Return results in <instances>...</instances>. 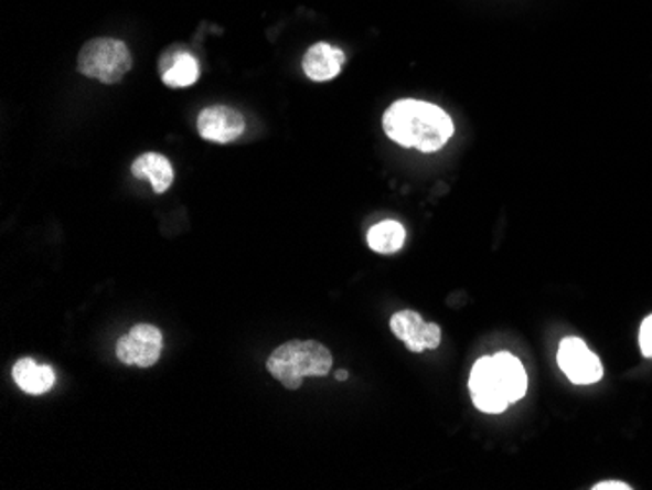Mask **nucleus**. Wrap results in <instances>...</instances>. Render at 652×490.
Masks as SVG:
<instances>
[{
  "label": "nucleus",
  "mask_w": 652,
  "mask_h": 490,
  "mask_svg": "<svg viewBox=\"0 0 652 490\" xmlns=\"http://www.w3.org/2000/svg\"><path fill=\"white\" fill-rule=\"evenodd\" d=\"M383 129L395 143L420 152L440 151L456 131L448 111L413 98L395 102L383 114Z\"/></svg>",
  "instance_id": "nucleus-1"
},
{
  "label": "nucleus",
  "mask_w": 652,
  "mask_h": 490,
  "mask_svg": "<svg viewBox=\"0 0 652 490\" xmlns=\"http://www.w3.org/2000/svg\"><path fill=\"white\" fill-rule=\"evenodd\" d=\"M266 368L288 390H299L306 377H324L332 370L329 348L314 340H291L271 352Z\"/></svg>",
  "instance_id": "nucleus-2"
},
{
  "label": "nucleus",
  "mask_w": 652,
  "mask_h": 490,
  "mask_svg": "<svg viewBox=\"0 0 652 490\" xmlns=\"http://www.w3.org/2000/svg\"><path fill=\"white\" fill-rule=\"evenodd\" d=\"M133 67V57L121 40L94 38L78 53L77 71L103 85H118Z\"/></svg>",
  "instance_id": "nucleus-3"
},
{
  "label": "nucleus",
  "mask_w": 652,
  "mask_h": 490,
  "mask_svg": "<svg viewBox=\"0 0 652 490\" xmlns=\"http://www.w3.org/2000/svg\"><path fill=\"white\" fill-rule=\"evenodd\" d=\"M469 391L474 406L487 415H500L509 408L510 401L500 387L494 355H484L477 360L469 377Z\"/></svg>",
  "instance_id": "nucleus-4"
},
{
  "label": "nucleus",
  "mask_w": 652,
  "mask_h": 490,
  "mask_svg": "<svg viewBox=\"0 0 652 490\" xmlns=\"http://www.w3.org/2000/svg\"><path fill=\"white\" fill-rule=\"evenodd\" d=\"M162 354V332L153 324H136L116 344L119 362L137 368H153Z\"/></svg>",
  "instance_id": "nucleus-5"
},
{
  "label": "nucleus",
  "mask_w": 652,
  "mask_h": 490,
  "mask_svg": "<svg viewBox=\"0 0 652 490\" xmlns=\"http://www.w3.org/2000/svg\"><path fill=\"white\" fill-rule=\"evenodd\" d=\"M557 362L575 385H592L603 377L600 358L586 347L585 340L575 337L563 340L557 352Z\"/></svg>",
  "instance_id": "nucleus-6"
},
{
  "label": "nucleus",
  "mask_w": 652,
  "mask_h": 490,
  "mask_svg": "<svg viewBox=\"0 0 652 490\" xmlns=\"http://www.w3.org/2000/svg\"><path fill=\"white\" fill-rule=\"evenodd\" d=\"M389 324L393 334L415 354L440 347V327L436 322L424 321L416 311H398L391 317Z\"/></svg>",
  "instance_id": "nucleus-7"
},
{
  "label": "nucleus",
  "mask_w": 652,
  "mask_h": 490,
  "mask_svg": "<svg viewBox=\"0 0 652 490\" xmlns=\"http://www.w3.org/2000/svg\"><path fill=\"white\" fill-rule=\"evenodd\" d=\"M245 118L229 106H210L197 116V134L205 141L227 145L245 134Z\"/></svg>",
  "instance_id": "nucleus-8"
},
{
  "label": "nucleus",
  "mask_w": 652,
  "mask_h": 490,
  "mask_svg": "<svg viewBox=\"0 0 652 490\" xmlns=\"http://www.w3.org/2000/svg\"><path fill=\"white\" fill-rule=\"evenodd\" d=\"M344 53L334 45L329 43H314L313 47L307 50L303 55V73H306L309 81L313 83H329L334 76L340 75V71L344 67Z\"/></svg>",
  "instance_id": "nucleus-9"
},
{
  "label": "nucleus",
  "mask_w": 652,
  "mask_h": 490,
  "mask_svg": "<svg viewBox=\"0 0 652 490\" xmlns=\"http://www.w3.org/2000/svg\"><path fill=\"white\" fill-rule=\"evenodd\" d=\"M159 71H161L162 83L169 88H186L200 78V63L194 55L174 47L162 53Z\"/></svg>",
  "instance_id": "nucleus-10"
},
{
  "label": "nucleus",
  "mask_w": 652,
  "mask_h": 490,
  "mask_svg": "<svg viewBox=\"0 0 652 490\" xmlns=\"http://www.w3.org/2000/svg\"><path fill=\"white\" fill-rule=\"evenodd\" d=\"M131 174L139 180H147L153 192L164 194L174 182V169L169 159L159 152H145L131 164Z\"/></svg>",
  "instance_id": "nucleus-11"
},
{
  "label": "nucleus",
  "mask_w": 652,
  "mask_h": 490,
  "mask_svg": "<svg viewBox=\"0 0 652 490\" xmlns=\"http://www.w3.org/2000/svg\"><path fill=\"white\" fill-rule=\"evenodd\" d=\"M12 380L28 395H43L53 390L57 377L50 365L38 364L32 358H22L12 368Z\"/></svg>",
  "instance_id": "nucleus-12"
},
{
  "label": "nucleus",
  "mask_w": 652,
  "mask_h": 490,
  "mask_svg": "<svg viewBox=\"0 0 652 490\" xmlns=\"http://www.w3.org/2000/svg\"><path fill=\"white\" fill-rule=\"evenodd\" d=\"M494 364H496L500 387L504 391L510 403H516L520 398H524L527 393V373L516 355H512L510 352H499L494 355Z\"/></svg>",
  "instance_id": "nucleus-13"
},
{
  "label": "nucleus",
  "mask_w": 652,
  "mask_h": 490,
  "mask_svg": "<svg viewBox=\"0 0 652 490\" xmlns=\"http://www.w3.org/2000/svg\"><path fill=\"white\" fill-rule=\"evenodd\" d=\"M407 241V231L398 221L385 220L367 231V246L373 253L395 254Z\"/></svg>",
  "instance_id": "nucleus-14"
},
{
  "label": "nucleus",
  "mask_w": 652,
  "mask_h": 490,
  "mask_svg": "<svg viewBox=\"0 0 652 490\" xmlns=\"http://www.w3.org/2000/svg\"><path fill=\"white\" fill-rule=\"evenodd\" d=\"M639 347H641L644 358H652V315H649L641 324Z\"/></svg>",
  "instance_id": "nucleus-15"
},
{
  "label": "nucleus",
  "mask_w": 652,
  "mask_h": 490,
  "mask_svg": "<svg viewBox=\"0 0 652 490\" xmlns=\"http://www.w3.org/2000/svg\"><path fill=\"white\" fill-rule=\"evenodd\" d=\"M594 490H629L631 487L626 484V482L621 481H603L598 482L596 487H592Z\"/></svg>",
  "instance_id": "nucleus-16"
},
{
  "label": "nucleus",
  "mask_w": 652,
  "mask_h": 490,
  "mask_svg": "<svg viewBox=\"0 0 652 490\" xmlns=\"http://www.w3.org/2000/svg\"><path fill=\"white\" fill-rule=\"evenodd\" d=\"M336 380L346 381L348 380V372H344V370H342V372H336Z\"/></svg>",
  "instance_id": "nucleus-17"
}]
</instances>
